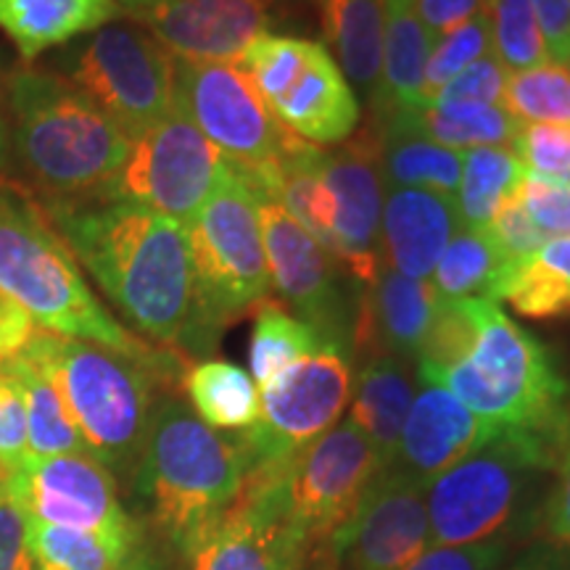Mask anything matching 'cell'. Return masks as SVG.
<instances>
[{
	"mask_svg": "<svg viewBox=\"0 0 570 570\" xmlns=\"http://www.w3.org/2000/svg\"><path fill=\"white\" fill-rule=\"evenodd\" d=\"M77 262L135 331L194 348L196 277L188 230L125 202L42 206Z\"/></svg>",
	"mask_w": 570,
	"mask_h": 570,
	"instance_id": "cell-1",
	"label": "cell"
},
{
	"mask_svg": "<svg viewBox=\"0 0 570 570\" xmlns=\"http://www.w3.org/2000/svg\"><path fill=\"white\" fill-rule=\"evenodd\" d=\"M473 333L444 370H415L452 391L499 436L539 441L562 454L570 441V391L550 348L494 298H470Z\"/></svg>",
	"mask_w": 570,
	"mask_h": 570,
	"instance_id": "cell-2",
	"label": "cell"
},
{
	"mask_svg": "<svg viewBox=\"0 0 570 570\" xmlns=\"http://www.w3.org/2000/svg\"><path fill=\"white\" fill-rule=\"evenodd\" d=\"M0 291L40 331L90 341L169 375L177 373L173 354L156 352L132 336L106 309L42 204L9 183H0Z\"/></svg>",
	"mask_w": 570,
	"mask_h": 570,
	"instance_id": "cell-3",
	"label": "cell"
},
{
	"mask_svg": "<svg viewBox=\"0 0 570 570\" xmlns=\"http://www.w3.org/2000/svg\"><path fill=\"white\" fill-rule=\"evenodd\" d=\"M11 146L48 204L101 198L130 151V138L63 75L19 69L9 77Z\"/></svg>",
	"mask_w": 570,
	"mask_h": 570,
	"instance_id": "cell-4",
	"label": "cell"
},
{
	"mask_svg": "<svg viewBox=\"0 0 570 570\" xmlns=\"http://www.w3.org/2000/svg\"><path fill=\"white\" fill-rule=\"evenodd\" d=\"M246 473L248 454L240 436L214 431L180 399H161L132 483L156 531L183 552L209 520L230 508Z\"/></svg>",
	"mask_w": 570,
	"mask_h": 570,
	"instance_id": "cell-5",
	"label": "cell"
},
{
	"mask_svg": "<svg viewBox=\"0 0 570 570\" xmlns=\"http://www.w3.org/2000/svg\"><path fill=\"white\" fill-rule=\"evenodd\" d=\"M53 377L92 460L132 475L156 410L154 389L173 377L159 367L90 344L38 331L24 348Z\"/></svg>",
	"mask_w": 570,
	"mask_h": 570,
	"instance_id": "cell-6",
	"label": "cell"
},
{
	"mask_svg": "<svg viewBox=\"0 0 570 570\" xmlns=\"http://www.w3.org/2000/svg\"><path fill=\"white\" fill-rule=\"evenodd\" d=\"M560 454L539 441L497 436L425 489L428 547L520 539L541 518V481Z\"/></svg>",
	"mask_w": 570,
	"mask_h": 570,
	"instance_id": "cell-7",
	"label": "cell"
},
{
	"mask_svg": "<svg viewBox=\"0 0 570 570\" xmlns=\"http://www.w3.org/2000/svg\"><path fill=\"white\" fill-rule=\"evenodd\" d=\"M185 230L196 277L194 348H209L217 333L273 294L259 196L230 167Z\"/></svg>",
	"mask_w": 570,
	"mask_h": 570,
	"instance_id": "cell-8",
	"label": "cell"
},
{
	"mask_svg": "<svg viewBox=\"0 0 570 570\" xmlns=\"http://www.w3.org/2000/svg\"><path fill=\"white\" fill-rule=\"evenodd\" d=\"M175 109L219 148L259 198L273 196L283 161L304 142L275 117L238 61H177Z\"/></svg>",
	"mask_w": 570,
	"mask_h": 570,
	"instance_id": "cell-9",
	"label": "cell"
},
{
	"mask_svg": "<svg viewBox=\"0 0 570 570\" xmlns=\"http://www.w3.org/2000/svg\"><path fill=\"white\" fill-rule=\"evenodd\" d=\"M175 56L140 24H106L71 56L67 80L132 140L175 109Z\"/></svg>",
	"mask_w": 570,
	"mask_h": 570,
	"instance_id": "cell-10",
	"label": "cell"
},
{
	"mask_svg": "<svg viewBox=\"0 0 570 570\" xmlns=\"http://www.w3.org/2000/svg\"><path fill=\"white\" fill-rule=\"evenodd\" d=\"M227 173L230 164L219 148L183 111L173 109L132 138L122 169L96 202L146 206L188 227Z\"/></svg>",
	"mask_w": 570,
	"mask_h": 570,
	"instance_id": "cell-11",
	"label": "cell"
},
{
	"mask_svg": "<svg viewBox=\"0 0 570 570\" xmlns=\"http://www.w3.org/2000/svg\"><path fill=\"white\" fill-rule=\"evenodd\" d=\"M352 348L325 344L259 389L262 415L240 431L252 465H281L325 436L352 402Z\"/></svg>",
	"mask_w": 570,
	"mask_h": 570,
	"instance_id": "cell-12",
	"label": "cell"
},
{
	"mask_svg": "<svg viewBox=\"0 0 570 570\" xmlns=\"http://www.w3.org/2000/svg\"><path fill=\"white\" fill-rule=\"evenodd\" d=\"M288 462L252 465L230 508L180 552L190 570H304L309 547L285 508Z\"/></svg>",
	"mask_w": 570,
	"mask_h": 570,
	"instance_id": "cell-13",
	"label": "cell"
},
{
	"mask_svg": "<svg viewBox=\"0 0 570 570\" xmlns=\"http://www.w3.org/2000/svg\"><path fill=\"white\" fill-rule=\"evenodd\" d=\"M9 489L30 523L101 537L132 562V570H146L138 529L119 502L117 479L90 454L27 458L9 475Z\"/></svg>",
	"mask_w": 570,
	"mask_h": 570,
	"instance_id": "cell-14",
	"label": "cell"
},
{
	"mask_svg": "<svg viewBox=\"0 0 570 570\" xmlns=\"http://www.w3.org/2000/svg\"><path fill=\"white\" fill-rule=\"evenodd\" d=\"M269 281L285 309L354 352L360 291L348 288V269L320 246L275 202L259 198Z\"/></svg>",
	"mask_w": 570,
	"mask_h": 570,
	"instance_id": "cell-15",
	"label": "cell"
},
{
	"mask_svg": "<svg viewBox=\"0 0 570 570\" xmlns=\"http://www.w3.org/2000/svg\"><path fill=\"white\" fill-rule=\"evenodd\" d=\"M381 470L375 446L348 417L288 462L285 508L309 552L346 523Z\"/></svg>",
	"mask_w": 570,
	"mask_h": 570,
	"instance_id": "cell-16",
	"label": "cell"
},
{
	"mask_svg": "<svg viewBox=\"0 0 570 570\" xmlns=\"http://www.w3.org/2000/svg\"><path fill=\"white\" fill-rule=\"evenodd\" d=\"M323 177L336 202L331 254L336 256L360 285L375 281L383 267L381 252V212L383 180L377 164L375 130L360 132L338 142L320 159Z\"/></svg>",
	"mask_w": 570,
	"mask_h": 570,
	"instance_id": "cell-17",
	"label": "cell"
},
{
	"mask_svg": "<svg viewBox=\"0 0 570 570\" xmlns=\"http://www.w3.org/2000/svg\"><path fill=\"white\" fill-rule=\"evenodd\" d=\"M127 17L151 32L175 61L190 63L240 61L273 24L265 0H156Z\"/></svg>",
	"mask_w": 570,
	"mask_h": 570,
	"instance_id": "cell-18",
	"label": "cell"
},
{
	"mask_svg": "<svg viewBox=\"0 0 570 570\" xmlns=\"http://www.w3.org/2000/svg\"><path fill=\"white\" fill-rule=\"evenodd\" d=\"M497 436L494 428L475 417L452 391L431 377L417 375L415 399L389 468L428 489V483Z\"/></svg>",
	"mask_w": 570,
	"mask_h": 570,
	"instance_id": "cell-19",
	"label": "cell"
},
{
	"mask_svg": "<svg viewBox=\"0 0 570 570\" xmlns=\"http://www.w3.org/2000/svg\"><path fill=\"white\" fill-rule=\"evenodd\" d=\"M439 306L441 296L431 281H415L383 265L373 283L362 285L354 348H365L367 356L391 354L417 362L439 317Z\"/></svg>",
	"mask_w": 570,
	"mask_h": 570,
	"instance_id": "cell-20",
	"label": "cell"
},
{
	"mask_svg": "<svg viewBox=\"0 0 570 570\" xmlns=\"http://www.w3.org/2000/svg\"><path fill=\"white\" fill-rule=\"evenodd\" d=\"M269 109L291 132L315 146H338L360 127V101L323 42H315L304 69Z\"/></svg>",
	"mask_w": 570,
	"mask_h": 570,
	"instance_id": "cell-21",
	"label": "cell"
},
{
	"mask_svg": "<svg viewBox=\"0 0 570 570\" xmlns=\"http://www.w3.org/2000/svg\"><path fill=\"white\" fill-rule=\"evenodd\" d=\"M458 230L460 217L452 196L391 188L381 212L383 265L415 281H431Z\"/></svg>",
	"mask_w": 570,
	"mask_h": 570,
	"instance_id": "cell-22",
	"label": "cell"
},
{
	"mask_svg": "<svg viewBox=\"0 0 570 570\" xmlns=\"http://www.w3.org/2000/svg\"><path fill=\"white\" fill-rule=\"evenodd\" d=\"M386 35H383L381 80L373 92L375 119L391 114L420 111L425 106V67L433 38L420 24L412 0H383Z\"/></svg>",
	"mask_w": 570,
	"mask_h": 570,
	"instance_id": "cell-23",
	"label": "cell"
},
{
	"mask_svg": "<svg viewBox=\"0 0 570 570\" xmlns=\"http://www.w3.org/2000/svg\"><path fill=\"white\" fill-rule=\"evenodd\" d=\"M377 164L381 180L391 188L431 190V194H458L462 175V151L439 146L412 125L410 114H391L375 119Z\"/></svg>",
	"mask_w": 570,
	"mask_h": 570,
	"instance_id": "cell-24",
	"label": "cell"
},
{
	"mask_svg": "<svg viewBox=\"0 0 570 570\" xmlns=\"http://www.w3.org/2000/svg\"><path fill=\"white\" fill-rule=\"evenodd\" d=\"M417 391V375L410 362L391 354L367 356L365 367L354 375L352 412L348 420L360 428L375 446L386 470L394 462L404 420L410 415L412 399Z\"/></svg>",
	"mask_w": 570,
	"mask_h": 570,
	"instance_id": "cell-25",
	"label": "cell"
},
{
	"mask_svg": "<svg viewBox=\"0 0 570 570\" xmlns=\"http://www.w3.org/2000/svg\"><path fill=\"white\" fill-rule=\"evenodd\" d=\"M117 17L114 0H0V30L24 61L101 30Z\"/></svg>",
	"mask_w": 570,
	"mask_h": 570,
	"instance_id": "cell-26",
	"label": "cell"
},
{
	"mask_svg": "<svg viewBox=\"0 0 570 570\" xmlns=\"http://www.w3.org/2000/svg\"><path fill=\"white\" fill-rule=\"evenodd\" d=\"M327 51L346 75V82L373 98L381 80L386 11L383 0H317Z\"/></svg>",
	"mask_w": 570,
	"mask_h": 570,
	"instance_id": "cell-27",
	"label": "cell"
},
{
	"mask_svg": "<svg viewBox=\"0 0 570 570\" xmlns=\"http://www.w3.org/2000/svg\"><path fill=\"white\" fill-rule=\"evenodd\" d=\"M19 383L27 410V458L88 454V446L69 415L53 377L27 352H19L3 367Z\"/></svg>",
	"mask_w": 570,
	"mask_h": 570,
	"instance_id": "cell-28",
	"label": "cell"
},
{
	"mask_svg": "<svg viewBox=\"0 0 570 570\" xmlns=\"http://www.w3.org/2000/svg\"><path fill=\"white\" fill-rule=\"evenodd\" d=\"M183 391L194 415L214 431H248L262 415V394L252 373L223 360L185 367Z\"/></svg>",
	"mask_w": 570,
	"mask_h": 570,
	"instance_id": "cell-29",
	"label": "cell"
},
{
	"mask_svg": "<svg viewBox=\"0 0 570 570\" xmlns=\"http://www.w3.org/2000/svg\"><path fill=\"white\" fill-rule=\"evenodd\" d=\"M525 167L512 146H491L462 151V175L454 209L460 227L487 230L504 204L518 196Z\"/></svg>",
	"mask_w": 570,
	"mask_h": 570,
	"instance_id": "cell-30",
	"label": "cell"
},
{
	"mask_svg": "<svg viewBox=\"0 0 570 570\" xmlns=\"http://www.w3.org/2000/svg\"><path fill=\"white\" fill-rule=\"evenodd\" d=\"M515 265L499 252L487 230L460 227L441 254L431 285L441 298H494L499 302L504 283Z\"/></svg>",
	"mask_w": 570,
	"mask_h": 570,
	"instance_id": "cell-31",
	"label": "cell"
},
{
	"mask_svg": "<svg viewBox=\"0 0 570 570\" xmlns=\"http://www.w3.org/2000/svg\"><path fill=\"white\" fill-rule=\"evenodd\" d=\"M499 302L518 315L554 320L570 315V235L552 238L512 269Z\"/></svg>",
	"mask_w": 570,
	"mask_h": 570,
	"instance_id": "cell-32",
	"label": "cell"
},
{
	"mask_svg": "<svg viewBox=\"0 0 570 570\" xmlns=\"http://www.w3.org/2000/svg\"><path fill=\"white\" fill-rule=\"evenodd\" d=\"M325 344H336V341H327L323 333L296 317L291 309H285L273 296L265 298L254 309V327L252 338H248V367H252L254 383L265 389L285 367Z\"/></svg>",
	"mask_w": 570,
	"mask_h": 570,
	"instance_id": "cell-33",
	"label": "cell"
},
{
	"mask_svg": "<svg viewBox=\"0 0 570 570\" xmlns=\"http://www.w3.org/2000/svg\"><path fill=\"white\" fill-rule=\"evenodd\" d=\"M410 119L425 138L454 151L512 146L523 127L502 104L423 106L420 111H410Z\"/></svg>",
	"mask_w": 570,
	"mask_h": 570,
	"instance_id": "cell-34",
	"label": "cell"
},
{
	"mask_svg": "<svg viewBox=\"0 0 570 570\" xmlns=\"http://www.w3.org/2000/svg\"><path fill=\"white\" fill-rule=\"evenodd\" d=\"M502 106L520 125H570V67L544 63L508 75Z\"/></svg>",
	"mask_w": 570,
	"mask_h": 570,
	"instance_id": "cell-35",
	"label": "cell"
},
{
	"mask_svg": "<svg viewBox=\"0 0 570 570\" xmlns=\"http://www.w3.org/2000/svg\"><path fill=\"white\" fill-rule=\"evenodd\" d=\"M35 570H132L117 547L92 533L30 523Z\"/></svg>",
	"mask_w": 570,
	"mask_h": 570,
	"instance_id": "cell-36",
	"label": "cell"
},
{
	"mask_svg": "<svg viewBox=\"0 0 570 570\" xmlns=\"http://www.w3.org/2000/svg\"><path fill=\"white\" fill-rule=\"evenodd\" d=\"M487 17L491 53L508 75L552 63L529 0H487Z\"/></svg>",
	"mask_w": 570,
	"mask_h": 570,
	"instance_id": "cell-37",
	"label": "cell"
},
{
	"mask_svg": "<svg viewBox=\"0 0 570 570\" xmlns=\"http://www.w3.org/2000/svg\"><path fill=\"white\" fill-rule=\"evenodd\" d=\"M483 56H491V24L487 11L433 40L425 67V104L433 92Z\"/></svg>",
	"mask_w": 570,
	"mask_h": 570,
	"instance_id": "cell-38",
	"label": "cell"
},
{
	"mask_svg": "<svg viewBox=\"0 0 570 570\" xmlns=\"http://www.w3.org/2000/svg\"><path fill=\"white\" fill-rule=\"evenodd\" d=\"M518 202L547 240L570 235V183L533 175L525 169Z\"/></svg>",
	"mask_w": 570,
	"mask_h": 570,
	"instance_id": "cell-39",
	"label": "cell"
},
{
	"mask_svg": "<svg viewBox=\"0 0 570 570\" xmlns=\"http://www.w3.org/2000/svg\"><path fill=\"white\" fill-rule=\"evenodd\" d=\"M512 148L529 173L570 183V125H523Z\"/></svg>",
	"mask_w": 570,
	"mask_h": 570,
	"instance_id": "cell-40",
	"label": "cell"
},
{
	"mask_svg": "<svg viewBox=\"0 0 570 570\" xmlns=\"http://www.w3.org/2000/svg\"><path fill=\"white\" fill-rule=\"evenodd\" d=\"M508 71L494 59V53L470 63L465 71L452 77L444 88L433 92L425 106L436 104H502Z\"/></svg>",
	"mask_w": 570,
	"mask_h": 570,
	"instance_id": "cell-41",
	"label": "cell"
},
{
	"mask_svg": "<svg viewBox=\"0 0 570 570\" xmlns=\"http://www.w3.org/2000/svg\"><path fill=\"white\" fill-rule=\"evenodd\" d=\"M512 539H489L479 544L425 547L407 570H502L508 566Z\"/></svg>",
	"mask_w": 570,
	"mask_h": 570,
	"instance_id": "cell-42",
	"label": "cell"
},
{
	"mask_svg": "<svg viewBox=\"0 0 570 570\" xmlns=\"http://www.w3.org/2000/svg\"><path fill=\"white\" fill-rule=\"evenodd\" d=\"M27 460V410L19 383L0 370V483Z\"/></svg>",
	"mask_w": 570,
	"mask_h": 570,
	"instance_id": "cell-43",
	"label": "cell"
},
{
	"mask_svg": "<svg viewBox=\"0 0 570 570\" xmlns=\"http://www.w3.org/2000/svg\"><path fill=\"white\" fill-rule=\"evenodd\" d=\"M489 238L494 240L512 265H520L523 259L547 244V238L537 230V225L531 223V217L525 214L523 204L518 202V196L510 204H504L494 219L487 227Z\"/></svg>",
	"mask_w": 570,
	"mask_h": 570,
	"instance_id": "cell-44",
	"label": "cell"
},
{
	"mask_svg": "<svg viewBox=\"0 0 570 570\" xmlns=\"http://www.w3.org/2000/svg\"><path fill=\"white\" fill-rule=\"evenodd\" d=\"M0 570H35L30 550V518L19 499L0 483Z\"/></svg>",
	"mask_w": 570,
	"mask_h": 570,
	"instance_id": "cell-45",
	"label": "cell"
},
{
	"mask_svg": "<svg viewBox=\"0 0 570 570\" xmlns=\"http://www.w3.org/2000/svg\"><path fill=\"white\" fill-rule=\"evenodd\" d=\"M541 520H544L552 544L570 552V441L562 449L558 465H554V483L547 491Z\"/></svg>",
	"mask_w": 570,
	"mask_h": 570,
	"instance_id": "cell-46",
	"label": "cell"
},
{
	"mask_svg": "<svg viewBox=\"0 0 570 570\" xmlns=\"http://www.w3.org/2000/svg\"><path fill=\"white\" fill-rule=\"evenodd\" d=\"M552 63L570 67V0H529Z\"/></svg>",
	"mask_w": 570,
	"mask_h": 570,
	"instance_id": "cell-47",
	"label": "cell"
},
{
	"mask_svg": "<svg viewBox=\"0 0 570 570\" xmlns=\"http://www.w3.org/2000/svg\"><path fill=\"white\" fill-rule=\"evenodd\" d=\"M412 6L433 40L487 11V0H412Z\"/></svg>",
	"mask_w": 570,
	"mask_h": 570,
	"instance_id": "cell-48",
	"label": "cell"
},
{
	"mask_svg": "<svg viewBox=\"0 0 570 570\" xmlns=\"http://www.w3.org/2000/svg\"><path fill=\"white\" fill-rule=\"evenodd\" d=\"M35 333H38V325L32 323V317L0 291V367L24 352Z\"/></svg>",
	"mask_w": 570,
	"mask_h": 570,
	"instance_id": "cell-49",
	"label": "cell"
},
{
	"mask_svg": "<svg viewBox=\"0 0 570 570\" xmlns=\"http://www.w3.org/2000/svg\"><path fill=\"white\" fill-rule=\"evenodd\" d=\"M502 570H570V552L562 547L552 544H533L531 550L518 554L515 560L508 562Z\"/></svg>",
	"mask_w": 570,
	"mask_h": 570,
	"instance_id": "cell-50",
	"label": "cell"
},
{
	"mask_svg": "<svg viewBox=\"0 0 570 570\" xmlns=\"http://www.w3.org/2000/svg\"><path fill=\"white\" fill-rule=\"evenodd\" d=\"M6 154H9V125H6L3 111H0V167L6 164Z\"/></svg>",
	"mask_w": 570,
	"mask_h": 570,
	"instance_id": "cell-51",
	"label": "cell"
},
{
	"mask_svg": "<svg viewBox=\"0 0 570 570\" xmlns=\"http://www.w3.org/2000/svg\"><path fill=\"white\" fill-rule=\"evenodd\" d=\"M114 3L119 6V11H138V9H146V6L156 3V0H114Z\"/></svg>",
	"mask_w": 570,
	"mask_h": 570,
	"instance_id": "cell-52",
	"label": "cell"
},
{
	"mask_svg": "<svg viewBox=\"0 0 570 570\" xmlns=\"http://www.w3.org/2000/svg\"><path fill=\"white\" fill-rule=\"evenodd\" d=\"M269 11L275 9H291V6H304V3H317V0H265Z\"/></svg>",
	"mask_w": 570,
	"mask_h": 570,
	"instance_id": "cell-53",
	"label": "cell"
}]
</instances>
